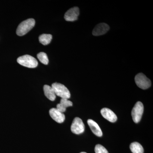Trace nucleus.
Returning <instances> with one entry per match:
<instances>
[{"mask_svg": "<svg viewBox=\"0 0 153 153\" xmlns=\"http://www.w3.org/2000/svg\"><path fill=\"white\" fill-rule=\"evenodd\" d=\"M52 36L50 34H42L39 37L40 43L44 45H47L50 44L52 41Z\"/></svg>", "mask_w": 153, "mask_h": 153, "instance_id": "nucleus-15", "label": "nucleus"}, {"mask_svg": "<svg viewBox=\"0 0 153 153\" xmlns=\"http://www.w3.org/2000/svg\"><path fill=\"white\" fill-rule=\"evenodd\" d=\"M87 123L94 134L99 137L102 136V133L101 129L95 121L89 119L87 121Z\"/></svg>", "mask_w": 153, "mask_h": 153, "instance_id": "nucleus-11", "label": "nucleus"}, {"mask_svg": "<svg viewBox=\"0 0 153 153\" xmlns=\"http://www.w3.org/2000/svg\"><path fill=\"white\" fill-rule=\"evenodd\" d=\"M71 132L74 134L82 133L85 130V126L82 120L79 117H75L71 124Z\"/></svg>", "mask_w": 153, "mask_h": 153, "instance_id": "nucleus-6", "label": "nucleus"}, {"mask_svg": "<svg viewBox=\"0 0 153 153\" xmlns=\"http://www.w3.org/2000/svg\"><path fill=\"white\" fill-rule=\"evenodd\" d=\"M36 24L35 20L33 19H27L23 21L18 26L16 30L17 35L22 36L26 35L32 30Z\"/></svg>", "mask_w": 153, "mask_h": 153, "instance_id": "nucleus-1", "label": "nucleus"}, {"mask_svg": "<svg viewBox=\"0 0 153 153\" xmlns=\"http://www.w3.org/2000/svg\"><path fill=\"white\" fill-rule=\"evenodd\" d=\"M73 103L67 99L62 98L60 103L57 104L56 108L60 112L63 113L66 111V108L72 106Z\"/></svg>", "mask_w": 153, "mask_h": 153, "instance_id": "nucleus-12", "label": "nucleus"}, {"mask_svg": "<svg viewBox=\"0 0 153 153\" xmlns=\"http://www.w3.org/2000/svg\"><path fill=\"white\" fill-rule=\"evenodd\" d=\"M79 9L77 7H74L69 9L64 16V19L67 22H74L78 19L79 15Z\"/></svg>", "mask_w": 153, "mask_h": 153, "instance_id": "nucleus-7", "label": "nucleus"}, {"mask_svg": "<svg viewBox=\"0 0 153 153\" xmlns=\"http://www.w3.org/2000/svg\"><path fill=\"white\" fill-rule=\"evenodd\" d=\"M37 57L40 62L45 65H47L49 63V59L46 53L41 52L37 55Z\"/></svg>", "mask_w": 153, "mask_h": 153, "instance_id": "nucleus-16", "label": "nucleus"}, {"mask_svg": "<svg viewBox=\"0 0 153 153\" xmlns=\"http://www.w3.org/2000/svg\"><path fill=\"white\" fill-rule=\"evenodd\" d=\"M49 114L51 117L58 123H61L65 120V115L60 112L56 108H52L49 110Z\"/></svg>", "mask_w": 153, "mask_h": 153, "instance_id": "nucleus-8", "label": "nucleus"}, {"mask_svg": "<svg viewBox=\"0 0 153 153\" xmlns=\"http://www.w3.org/2000/svg\"><path fill=\"white\" fill-rule=\"evenodd\" d=\"M44 94L48 99L51 101H54L56 96L53 88L49 85H45L44 86Z\"/></svg>", "mask_w": 153, "mask_h": 153, "instance_id": "nucleus-13", "label": "nucleus"}, {"mask_svg": "<svg viewBox=\"0 0 153 153\" xmlns=\"http://www.w3.org/2000/svg\"><path fill=\"white\" fill-rule=\"evenodd\" d=\"M95 153H108L106 149L101 145L98 144L95 147Z\"/></svg>", "mask_w": 153, "mask_h": 153, "instance_id": "nucleus-17", "label": "nucleus"}, {"mask_svg": "<svg viewBox=\"0 0 153 153\" xmlns=\"http://www.w3.org/2000/svg\"><path fill=\"white\" fill-rule=\"evenodd\" d=\"M102 115L104 118L111 123L115 122L117 118L114 112L109 108H104L100 111Z\"/></svg>", "mask_w": 153, "mask_h": 153, "instance_id": "nucleus-10", "label": "nucleus"}, {"mask_svg": "<svg viewBox=\"0 0 153 153\" xmlns=\"http://www.w3.org/2000/svg\"><path fill=\"white\" fill-rule=\"evenodd\" d=\"M52 87L55 91L56 95L62 98L68 99L71 97L70 91L63 84L58 82H55L52 84Z\"/></svg>", "mask_w": 153, "mask_h": 153, "instance_id": "nucleus-3", "label": "nucleus"}, {"mask_svg": "<svg viewBox=\"0 0 153 153\" xmlns=\"http://www.w3.org/2000/svg\"><path fill=\"white\" fill-rule=\"evenodd\" d=\"M80 153H87L85 152H81Z\"/></svg>", "mask_w": 153, "mask_h": 153, "instance_id": "nucleus-18", "label": "nucleus"}, {"mask_svg": "<svg viewBox=\"0 0 153 153\" xmlns=\"http://www.w3.org/2000/svg\"><path fill=\"white\" fill-rule=\"evenodd\" d=\"M17 62L20 65L30 68H34L38 65V62L36 58L29 55H25L19 57Z\"/></svg>", "mask_w": 153, "mask_h": 153, "instance_id": "nucleus-2", "label": "nucleus"}, {"mask_svg": "<svg viewBox=\"0 0 153 153\" xmlns=\"http://www.w3.org/2000/svg\"><path fill=\"white\" fill-rule=\"evenodd\" d=\"M144 111V106L142 102L138 101L136 103L132 110L131 116L135 123H138L141 119Z\"/></svg>", "mask_w": 153, "mask_h": 153, "instance_id": "nucleus-4", "label": "nucleus"}, {"mask_svg": "<svg viewBox=\"0 0 153 153\" xmlns=\"http://www.w3.org/2000/svg\"><path fill=\"white\" fill-rule=\"evenodd\" d=\"M109 30V27L105 23H100L97 25L92 31L93 36H102L105 34Z\"/></svg>", "mask_w": 153, "mask_h": 153, "instance_id": "nucleus-9", "label": "nucleus"}, {"mask_svg": "<svg viewBox=\"0 0 153 153\" xmlns=\"http://www.w3.org/2000/svg\"><path fill=\"white\" fill-rule=\"evenodd\" d=\"M135 81L138 87L143 89H146L151 86L150 79L143 73L137 74L135 77Z\"/></svg>", "mask_w": 153, "mask_h": 153, "instance_id": "nucleus-5", "label": "nucleus"}, {"mask_svg": "<svg viewBox=\"0 0 153 153\" xmlns=\"http://www.w3.org/2000/svg\"><path fill=\"white\" fill-rule=\"evenodd\" d=\"M131 150L133 153H143L144 149L142 146L137 142H134L130 146Z\"/></svg>", "mask_w": 153, "mask_h": 153, "instance_id": "nucleus-14", "label": "nucleus"}]
</instances>
